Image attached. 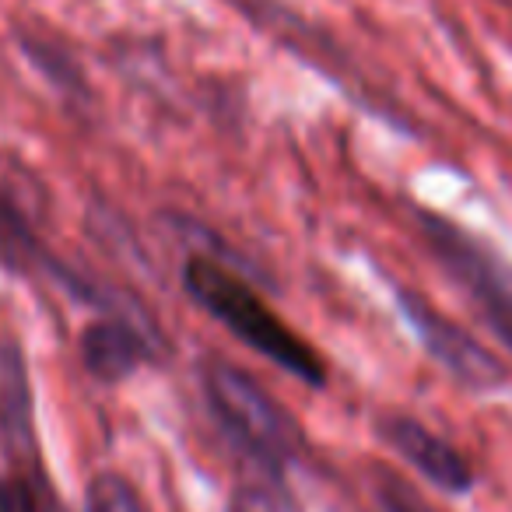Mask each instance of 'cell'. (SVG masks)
I'll return each instance as SVG.
<instances>
[{"label": "cell", "mask_w": 512, "mask_h": 512, "mask_svg": "<svg viewBox=\"0 0 512 512\" xmlns=\"http://www.w3.org/2000/svg\"><path fill=\"white\" fill-rule=\"evenodd\" d=\"M81 358L102 383H120L151 358V341L127 320H99L81 334Z\"/></svg>", "instance_id": "cell-6"}, {"label": "cell", "mask_w": 512, "mask_h": 512, "mask_svg": "<svg viewBox=\"0 0 512 512\" xmlns=\"http://www.w3.org/2000/svg\"><path fill=\"white\" fill-rule=\"evenodd\" d=\"M0 512H39L36 491L25 477H0Z\"/></svg>", "instance_id": "cell-9"}, {"label": "cell", "mask_w": 512, "mask_h": 512, "mask_svg": "<svg viewBox=\"0 0 512 512\" xmlns=\"http://www.w3.org/2000/svg\"><path fill=\"white\" fill-rule=\"evenodd\" d=\"M200 386L214 421L225 428L246 460H253L274 484H285L288 467L299 456V432L295 421L278 407V400L221 358L200 362Z\"/></svg>", "instance_id": "cell-2"}, {"label": "cell", "mask_w": 512, "mask_h": 512, "mask_svg": "<svg viewBox=\"0 0 512 512\" xmlns=\"http://www.w3.org/2000/svg\"><path fill=\"white\" fill-rule=\"evenodd\" d=\"M372 495H376V502L383 512H439L425 495H421V491H414L411 484L400 481V477H393V474H386V470L376 477Z\"/></svg>", "instance_id": "cell-8"}, {"label": "cell", "mask_w": 512, "mask_h": 512, "mask_svg": "<svg viewBox=\"0 0 512 512\" xmlns=\"http://www.w3.org/2000/svg\"><path fill=\"white\" fill-rule=\"evenodd\" d=\"M183 288L204 313H211L232 337H239L249 351L264 355L299 383L320 390L327 383V365L323 358L281 323V316L267 306L242 274H235L228 264H221L214 253H197L183 267Z\"/></svg>", "instance_id": "cell-1"}, {"label": "cell", "mask_w": 512, "mask_h": 512, "mask_svg": "<svg viewBox=\"0 0 512 512\" xmlns=\"http://www.w3.org/2000/svg\"><path fill=\"white\" fill-rule=\"evenodd\" d=\"M421 239L432 249L439 267L470 295L495 337L512 351V271L484 242L432 211H414Z\"/></svg>", "instance_id": "cell-3"}, {"label": "cell", "mask_w": 512, "mask_h": 512, "mask_svg": "<svg viewBox=\"0 0 512 512\" xmlns=\"http://www.w3.org/2000/svg\"><path fill=\"white\" fill-rule=\"evenodd\" d=\"M379 435L390 442L393 453L404 456L439 491L467 495L474 488V470H470L467 456L456 446H449L442 435L428 432L421 421L407 418V414H386V418H379Z\"/></svg>", "instance_id": "cell-5"}, {"label": "cell", "mask_w": 512, "mask_h": 512, "mask_svg": "<svg viewBox=\"0 0 512 512\" xmlns=\"http://www.w3.org/2000/svg\"><path fill=\"white\" fill-rule=\"evenodd\" d=\"M88 509L92 512H148L134 488L120 474H102L88 488Z\"/></svg>", "instance_id": "cell-7"}, {"label": "cell", "mask_w": 512, "mask_h": 512, "mask_svg": "<svg viewBox=\"0 0 512 512\" xmlns=\"http://www.w3.org/2000/svg\"><path fill=\"white\" fill-rule=\"evenodd\" d=\"M397 306H400V313H404L407 327L425 344L428 355H432L460 386L488 393L509 383L505 365L498 362L470 330H463L460 323L446 320L439 309L428 306L425 299H418V295L407 292V288H397Z\"/></svg>", "instance_id": "cell-4"}]
</instances>
